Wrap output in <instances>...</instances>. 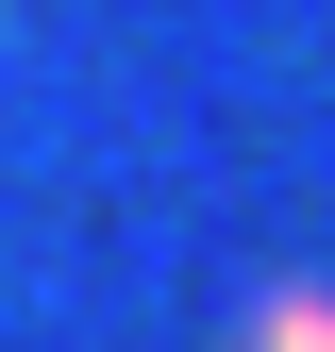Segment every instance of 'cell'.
<instances>
[{"label": "cell", "instance_id": "6da1fadb", "mask_svg": "<svg viewBox=\"0 0 335 352\" xmlns=\"http://www.w3.org/2000/svg\"><path fill=\"white\" fill-rule=\"evenodd\" d=\"M251 352H335V285H268L251 302Z\"/></svg>", "mask_w": 335, "mask_h": 352}]
</instances>
